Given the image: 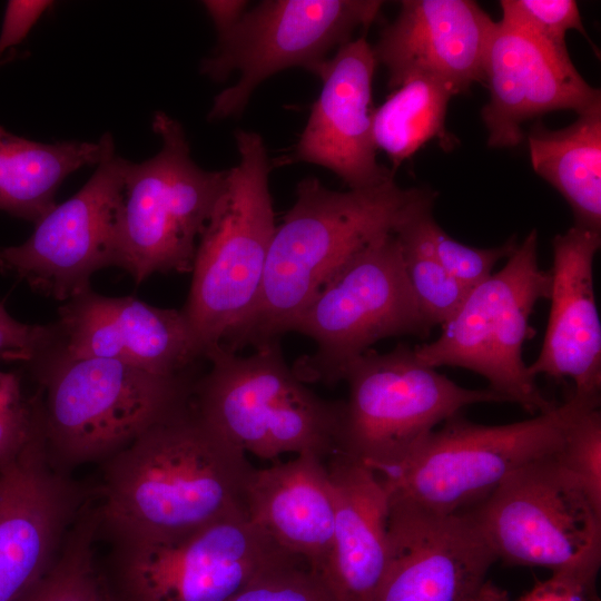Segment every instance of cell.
<instances>
[{
    "instance_id": "8992f818",
    "label": "cell",
    "mask_w": 601,
    "mask_h": 601,
    "mask_svg": "<svg viewBox=\"0 0 601 601\" xmlns=\"http://www.w3.org/2000/svg\"><path fill=\"white\" fill-rule=\"evenodd\" d=\"M279 343L256 347L248 356L214 351L207 357L210 370L195 382L191 404L245 454H334L343 402L311 391L287 365Z\"/></svg>"
},
{
    "instance_id": "d4e9b609",
    "label": "cell",
    "mask_w": 601,
    "mask_h": 601,
    "mask_svg": "<svg viewBox=\"0 0 601 601\" xmlns=\"http://www.w3.org/2000/svg\"><path fill=\"white\" fill-rule=\"evenodd\" d=\"M102 152L101 138L43 144L0 127V210L36 224L56 206L65 178L83 166H97Z\"/></svg>"
},
{
    "instance_id": "5bb4252c",
    "label": "cell",
    "mask_w": 601,
    "mask_h": 601,
    "mask_svg": "<svg viewBox=\"0 0 601 601\" xmlns=\"http://www.w3.org/2000/svg\"><path fill=\"white\" fill-rule=\"evenodd\" d=\"M89 180L35 225L20 245L0 247V272L33 289L69 300L88 289L91 275L115 265L116 220L127 159L118 156L110 132Z\"/></svg>"
},
{
    "instance_id": "484cf974",
    "label": "cell",
    "mask_w": 601,
    "mask_h": 601,
    "mask_svg": "<svg viewBox=\"0 0 601 601\" xmlns=\"http://www.w3.org/2000/svg\"><path fill=\"white\" fill-rule=\"evenodd\" d=\"M453 96L446 86L430 78L412 79L396 88L373 110L376 149L398 167L433 139H440L445 148L451 141L445 118Z\"/></svg>"
},
{
    "instance_id": "ba28073f",
    "label": "cell",
    "mask_w": 601,
    "mask_h": 601,
    "mask_svg": "<svg viewBox=\"0 0 601 601\" xmlns=\"http://www.w3.org/2000/svg\"><path fill=\"white\" fill-rule=\"evenodd\" d=\"M343 381L349 393L343 402L335 453L375 473L400 464L464 407L506 402L489 387L460 386L423 364L406 344L386 353L367 351L348 365Z\"/></svg>"
},
{
    "instance_id": "1f68e13d",
    "label": "cell",
    "mask_w": 601,
    "mask_h": 601,
    "mask_svg": "<svg viewBox=\"0 0 601 601\" xmlns=\"http://www.w3.org/2000/svg\"><path fill=\"white\" fill-rule=\"evenodd\" d=\"M229 601L334 600L305 561L290 558L260 573Z\"/></svg>"
},
{
    "instance_id": "4fadbf2b",
    "label": "cell",
    "mask_w": 601,
    "mask_h": 601,
    "mask_svg": "<svg viewBox=\"0 0 601 601\" xmlns=\"http://www.w3.org/2000/svg\"><path fill=\"white\" fill-rule=\"evenodd\" d=\"M467 511L496 560L508 564L554 571L601 538V512L554 453L521 467Z\"/></svg>"
},
{
    "instance_id": "7a4b0ae2",
    "label": "cell",
    "mask_w": 601,
    "mask_h": 601,
    "mask_svg": "<svg viewBox=\"0 0 601 601\" xmlns=\"http://www.w3.org/2000/svg\"><path fill=\"white\" fill-rule=\"evenodd\" d=\"M436 194L402 188L394 178L380 185L333 190L317 178L297 184L296 201L276 226L258 298L223 348L237 353L264 346L288 333L296 316L361 249L394 234Z\"/></svg>"
},
{
    "instance_id": "4316f807",
    "label": "cell",
    "mask_w": 601,
    "mask_h": 601,
    "mask_svg": "<svg viewBox=\"0 0 601 601\" xmlns=\"http://www.w3.org/2000/svg\"><path fill=\"white\" fill-rule=\"evenodd\" d=\"M97 542L92 500L71 528L52 566L17 601H114L97 556Z\"/></svg>"
},
{
    "instance_id": "f1b7e54d",
    "label": "cell",
    "mask_w": 601,
    "mask_h": 601,
    "mask_svg": "<svg viewBox=\"0 0 601 601\" xmlns=\"http://www.w3.org/2000/svg\"><path fill=\"white\" fill-rule=\"evenodd\" d=\"M432 209L433 205L418 209L405 220V225L447 273L471 289L490 277L495 264L509 257L518 246L515 237L491 248L463 244L436 223Z\"/></svg>"
},
{
    "instance_id": "ffe728a7",
    "label": "cell",
    "mask_w": 601,
    "mask_h": 601,
    "mask_svg": "<svg viewBox=\"0 0 601 601\" xmlns=\"http://www.w3.org/2000/svg\"><path fill=\"white\" fill-rule=\"evenodd\" d=\"M490 99L481 110L492 148L521 144L522 125L556 110L578 115L601 105L600 90L579 73L570 57L496 21L484 69Z\"/></svg>"
},
{
    "instance_id": "83f0119b",
    "label": "cell",
    "mask_w": 601,
    "mask_h": 601,
    "mask_svg": "<svg viewBox=\"0 0 601 601\" xmlns=\"http://www.w3.org/2000/svg\"><path fill=\"white\" fill-rule=\"evenodd\" d=\"M404 267L420 309L434 327L445 324L461 307L471 288L454 278L402 223L395 230Z\"/></svg>"
},
{
    "instance_id": "d6a6232c",
    "label": "cell",
    "mask_w": 601,
    "mask_h": 601,
    "mask_svg": "<svg viewBox=\"0 0 601 601\" xmlns=\"http://www.w3.org/2000/svg\"><path fill=\"white\" fill-rule=\"evenodd\" d=\"M40 431L36 396H26L20 378L0 371V471L13 464Z\"/></svg>"
},
{
    "instance_id": "5b68a950",
    "label": "cell",
    "mask_w": 601,
    "mask_h": 601,
    "mask_svg": "<svg viewBox=\"0 0 601 601\" xmlns=\"http://www.w3.org/2000/svg\"><path fill=\"white\" fill-rule=\"evenodd\" d=\"M239 160L198 239L187 303L181 309L205 358L221 347L252 312L276 229L270 162L263 138L235 134Z\"/></svg>"
},
{
    "instance_id": "2e32d148",
    "label": "cell",
    "mask_w": 601,
    "mask_h": 601,
    "mask_svg": "<svg viewBox=\"0 0 601 601\" xmlns=\"http://www.w3.org/2000/svg\"><path fill=\"white\" fill-rule=\"evenodd\" d=\"M495 561L469 511L390 502L388 563L374 601H471Z\"/></svg>"
},
{
    "instance_id": "74e56055",
    "label": "cell",
    "mask_w": 601,
    "mask_h": 601,
    "mask_svg": "<svg viewBox=\"0 0 601 601\" xmlns=\"http://www.w3.org/2000/svg\"><path fill=\"white\" fill-rule=\"evenodd\" d=\"M471 601H509V598L503 589L486 580Z\"/></svg>"
},
{
    "instance_id": "ac0fdd59",
    "label": "cell",
    "mask_w": 601,
    "mask_h": 601,
    "mask_svg": "<svg viewBox=\"0 0 601 601\" xmlns=\"http://www.w3.org/2000/svg\"><path fill=\"white\" fill-rule=\"evenodd\" d=\"M496 27L475 1L403 0L397 17L372 47L392 89L416 78L434 79L453 93L484 83L485 59Z\"/></svg>"
},
{
    "instance_id": "6da1fadb",
    "label": "cell",
    "mask_w": 601,
    "mask_h": 601,
    "mask_svg": "<svg viewBox=\"0 0 601 601\" xmlns=\"http://www.w3.org/2000/svg\"><path fill=\"white\" fill-rule=\"evenodd\" d=\"M99 541L180 538L244 508L253 467L191 400L100 464Z\"/></svg>"
},
{
    "instance_id": "9a60e30c",
    "label": "cell",
    "mask_w": 601,
    "mask_h": 601,
    "mask_svg": "<svg viewBox=\"0 0 601 601\" xmlns=\"http://www.w3.org/2000/svg\"><path fill=\"white\" fill-rule=\"evenodd\" d=\"M96 487L56 470L41 430L0 471V601H17L52 566Z\"/></svg>"
},
{
    "instance_id": "44dd1931",
    "label": "cell",
    "mask_w": 601,
    "mask_h": 601,
    "mask_svg": "<svg viewBox=\"0 0 601 601\" xmlns=\"http://www.w3.org/2000/svg\"><path fill=\"white\" fill-rule=\"evenodd\" d=\"M601 233L573 225L552 239L550 315L541 351L529 373L569 377L578 394L600 396L601 323L593 260Z\"/></svg>"
},
{
    "instance_id": "cb8c5ba5",
    "label": "cell",
    "mask_w": 601,
    "mask_h": 601,
    "mask_svg": "<svg viewBox=\"0 0 601 601\" xmlns=\"http://www.w3.org/2000/svg\"><path fill=\"white\" fill-rule=\"evenodd\" d=\"M528 144L533 170L566 200L574 225L601 233V105L562 129L536 124Z\"/></svg>"
},
{
    "instance_id": "e575fe53",
    "label": "cell",
    "mask_w": 601,
    "mask_h": 601,
    "mask_svg": "<svg viewBox=\"0 0 601 601\" xmlns=\"http://www.w3.org/2000/svg\"><path fill=\"white\" fill-rule=\"evenodd\" d=\"M53 341V327L17 321L8 313L4 300H0V357L29 363Z\"/></svg>"
},
{
    "instance_id": "836d02e7",
    "label": "cell",
    "mask_w": 601,
    "mask_h": 601,
    "mask_svg": "<svg viewBox=\"0 0 601 601\" xmlns=\"http://www.w3.org/2000/svg\"><path fill=\"white\" fill-rule=\"evenodd\" d=\"M601 563V541L597 540L521 601H598L595 579Z\"/></svg>"
},
{
    "instance_id": "d590c367",
    "label": "cell",
    "mask_w": 601,
    "mask_h": 601,
    "mask_svg": "<svg viewBox=\"0 0 601 601\" xmlns=\"http://www.w3.org/2000/svg\"><path fill=\"white\" fill-rule=\"evenodd\" d=\"M53 6L50 0H10L0 30V57L24 40L40 17Z\"/></svg>"
},
{
    "instance_id": "603a6c76",
    "label": "cell",
    "mask_w": 601,
    "mask_h": 601,
    "mask_svg": "<svg viewBox=\"0 0 601 601\" xmlns=\"http://www.w3.org/2000/svg\"><path fill=\"white\" fill-rule=\"evenodd\" d=\"M243 505L249 521L284 552L317 573L332 542L335 495L322 457L295 459L248 475Z\"/></svg>"
},
{
    "instance_id": "277c9868",
    "label": "cell",
    "mask_w": 601,
    "mask_h": 601,
    "mask_svg": "<svg viewBox=\"0 0 601 601\" xmlns=\"http://www.w3.org/2000/svg\"><path fill=\"white\" fill-rule=\"evenodd\" d=\"M600 396L573 392L563 403L520 422L484 425L454 415L396 466L376 473L391 503L435 514L467 511L511 474L555 453L579 415Z\"/></svg>"
},
{
    "instance_id": "d6986e66",
    "label": "cell",
    "mask_w": 601,
    "mask_h": 601,
    "mask_svg": "<svg viewBox=\"0 0 601 601\" xmlns=\"http://www.w3.org/2000/svg\"><path fill=\"white\" fill-rule=\"evenodd\" d=\"M377 62L365 38L342 45L319 79L322 91L288 161L322 166L349 189L380 185L393 177L376 160L372 87Z\"/></svg>"
},
{
    "instance_id": "9c48e42d",
    "label": "cell",
    "mask_w": 601,
    "mask_h": 601,
    "mask_svg": "<svg viewBox=\"0 0 601 601\" xmlns=\"http://www.w3.org/2000/svg\"><path fill=\"white\" fill-rule=\"evenodd\" d=\"M432 328L407 279L400 242L387 234L356 253L293 321L288 332L316 347L293 371L303 382L335 384L376 342L424 338Z\"/></svg>"
},
{
    "instance_id": "52a82bcc",
    "label": "cell",
    "mask_w": 601,
    "mask_h": 601,
    "mask_svg": "<svg viewBox=\"0 0 601 601\" xmlns=\"http://www.w3.org/2000/svg\"><path fill=\"white\" fill-rule=\"evenodd\" d=\"M152 129L161 148L142 162L127 161L116 220L115 265L137 284L154 273H191L227 173L200 168L181 125L167 114H155Z\"/></svg>"
},
{
    "instance_id": "e0dca14e",
    "label": "cell",
    "mask_w": 601,
    "mask_h": 601,
    "mask_svg": "<svg viewBox=\"0 0 601 601\" xmlns=\"http://www.w3.org/2000/svg\"><path fill=\"white\" fill-rule=\"evenodd\" d=\"M55 347L69 357L114 359L162 376L187 375L204 349L183 311L91 289L59 308Z\"/></svg>"
},
{
    "instance_id": "30bf717a",
    "label": "cell",
    "mask_w": 601,
    "mask_h": 601,
    "mask_svg": "<svg viewBox=\"0 0 601 601\" xmlns=\"http://www.w3.org/2000/svg\"><path fill=\"white\" fill-rule=\"evenodd\" d=\"M550 273L538 262V231L518 244L505 265L473 287L433 342L414 347L431 367L456 366L482 375L489 388L532 415L555 403L541 393L522 351L531 336L530 316L540 299H549Z\"/></svg>"
},
{
    "instance_id": "8d00e7d4",
    "label": "cell",
    "mask_w": 601,
    "mask_h": 601,
    "mask_svg": "<svg viewBox=\"0 0 601 601\" xmlns=\"http://www.w3.org/2000/svg\"><path fill=\"white\" fill-rule=\"evenodd\" d=\"M210 17L217 35L233 27L246 11L247 1L244 0H206L203 1Z\"/></svg>"
},
{
    "instance_id": "f546056e",
    "label": "cell",
    "mask_w": 601,
    "mask_h": 601,
    "mask_svg": "<svg viewBox=\"0 0 601 601\" xmlns=\"http://www.w3.org/2000/svg\"><path fill=\"white\" fill-rule=\"evenodd\" d=\"M500 7L502 23L558 55L570 57L565 45L568 31L577 30L588 38L574 0H501Z\"/></svg>"
},
{
    "instance_id": "4dcf8cb0",
    "label": "cell",
    "mask_w": 601,
    "mask_h": 601,
    "mask_svg": "<svg viewBox=\"0 0 601 601\" xmlns=\"http://www.w3.org/2000/svg\"><path fill=\"white\" fill-rule=\"evenodd\" d=\"M554 459L561 470L601 512V412L584 411L570 426Z\"/></svg>"
},
{
    "instance_id": "7c38bea8",
    "label": "cell",
    "mask_w": 601,
    "mask_h": 601,
    "mask_svg": "<svg viewBox=\"0 0 601 601\" xmlns=\"http://www.w3.org/2000/svg\"><path fill=\"white\" fill-rule=\"evenodd\" d=\"M382 6L377 0H267L245 11L217 35L216 47L200 62L201 75L216 82L239 73L214 98L208 120L242 114L254 90L284 69L300 67L319 78L327 53L351 41L357 28L370 27Z\"/></svg>"
},
{
    "instance_id": "3957f363",
    "label": "cell",
    "mask_w": 601,
    "mask_h": 601,
    "mask_svg": "<svg viewBox=\"0 0 601 601\" xmlns=\"http://www.w3.org/2000/svg\"><path fill=\"white\" fill-rule=\"evenodd\" d=\"M40 426L49 463L71 471L101 464L190 402L189 375L162 376L114 359L36 357Z\"/></svg>"
},
{
    "instance_id": "8fae6325",
    "label": "cell",
    "mask_w": 601,
    "mask_h": 601,
    "mask_svg": "<svg viewBox=\"0 0 601 601\" xmlns=\"http://www.w3.org/2000/svg\"><path fill=\"white\" fill-rule=\"evenodd\" d=\"M106 542L100 565L114 601H229L270 566L295 558L244 508L177 539Z\"/></svg>"
},
{
    "instance_id": "7402d4cb",
    "label": "cell",
    "mask_w": 601,
    "mask_h": 601,
    "mask_svg": "<svg viewBox=\"0 0 601 601\" xmlns=\"http://www.w3.org/2000/svg\"><path fill=\"white\" fill-rule=\"evenodd\" d=\"M335 521L328 554L317 572L334 601H374L388 563L390 502L380 476L342 454L327 469Z\"/></svg>"
}]
</instances>
